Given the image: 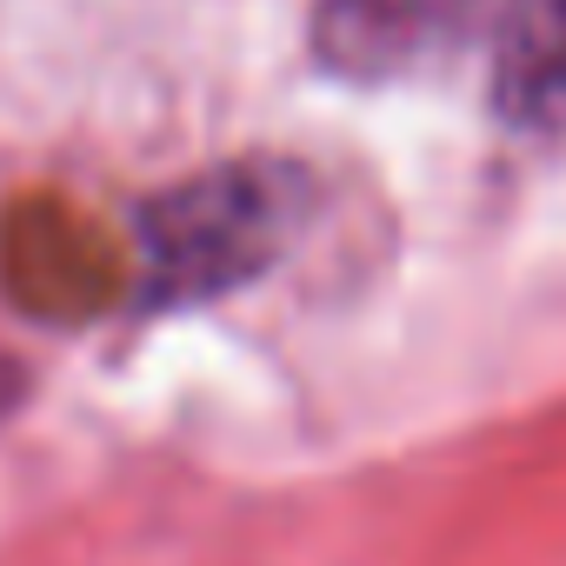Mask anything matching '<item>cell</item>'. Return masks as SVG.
Here are the masks:
<instances>
[{
  "instance_id": "1",
  "label": "cell",
  "mask_w": 566,
  "mask_h": 566,
  "mask_svg": "<svg viewBox=\"0 0 566 566\" xmlns=\"http://www.w3.org/2000/svg\"><path fill=\"white\" fill-rule=\"evenodd\" d=\"M314 193V174L287 154H240L174 180L134 227L140 307H200L253 287L307 233Z\"/></svg>"
},
{
  "instance_id": "2",
  "label": "cell",
  "mask_w": 566,
  "mask_h": 566,
  "mask_svg": "<svg viewBox=\"0 0 566 566\" xmlns=\"http://www.w3.org/2000/svg\"><path fill=\"white\" fill-rule=\"evenodd\" d=\"M500 8L506 0H321L307 41L334 81L394 87L453 67L493 34Z\"/></svg>"
},
{
  "instance_id": "3",
  "label": "cell",
  "mask_w": 566,
  "mask_h": 566,
  "mask_svg": "<svg viewBox=\"0 0 566 566\" xmlns=\"http://www.w3.org/2000/svg\"><path fill=\"white\" fill-rule=\"evenodd\" d=\"M493 107L513 127L566 120V0H506L493 21Z\"/></svg>"
},
{
  "instance_id": "4",
  "label": "cell",
  "mask_w": 566,
  "mask_h": 566,
  "mask_svg": "<svg viewBox=\"0 0 566 566\" xmlns=\"http://www.w3.org/2000/svg\"><path fill=\"white\" fill-rule=\"evenodd\" d=\"M8 400H14V374L0 367V413H8Z\"/></svg>"
}]
</instances>
